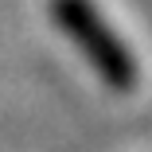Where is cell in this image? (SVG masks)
Returning <instances> with one entry per match:
<instances>
[{"label":"cell","instance_id":"obj_1","mask_svg":"<svg viewBox=\"0 0 152 152\" xmlns=\"http://www.w3.org/2000/svg\"><path fill=\"white\" fill-rule=\"evenodd\" d=\"M51 16L113 90H133L140 82V66L133 51L113 35V27L98 16V8L90 0H51Z\"/></svg>","mask_w":152,"mask_h":152}]
</instances>
